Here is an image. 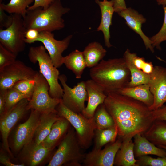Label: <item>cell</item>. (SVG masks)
I'll use <instances>...</instances> for the list:
<instances>
[{"instance_id": "1", "label": "cell", "mask_w": 166, "mask_h": 166, "mask_svg": "<svg viewBox=\"0 0 166 166\" xmlns=\"http://www.w3.org/2000/svg\"><path fill=\"white\" fill-rule=\"evenodd\" d=\"M106 95L104 104L122 140L143 134L155 121L152 111L141 101L116 92Z\"/></svg>"}, {"instance_id": "2", "label": "cell", "mask_w": 166, "mask_h": 166, "mask_svg": "<svg viewBox=\"0 0 166 166\" xmlns=\"http://www.w3.org/2000/svg\"><path fill=\"white\" fill-rule=\"evenodd\" d=\"M91 79L100 85L106 94L117 92L127 86L130 81V71L124 58L101 60L91 68Z\"/></svg>"}, {"instance_id": "3", "label": "cell", "mask_w": 166, "mask_h": 166, "mask_svg": "<svg viewBox=\"0 0 166 166\" xmlns=\"http://www.w3.org/2000/svg\"><path fill=\"white\" fill-rule=\"evenodd\" d=\"M70 9L64 7L61 0H55L46 9L41 7L27 10L23 18L26 29L33 28L39 32H52L60 30L65 26L63 16L69 12Z\"/></svg>"}, {"instance_id": "4", "label": "cell", "mask_w": 166, "mask_h": 166, "mask_svg": "<svg viewBox=\"0 0 166 166\" xmlns=\"http://www.w3.org/2000/svg\"><path fill=\"white\" fill-rule=\"evenodd\" d=\"M46 50L44 46L42 45L31 47L28 53V58L33 63H38L40 72L49 85L50 95L53 98L61 99L63 92L58 82L60 73Z\"/></svg>"}, {"instance_id": "5", "label": "cell", "mask_w": 166, "mask_h": 166, "mask_svg": "<svg viewBox=\"0 0 166 166\" xmlns=\"http://www.w3.org/2000/svg\"><path fill=\"white\" fill-rule=\"evenodd\" d=\"M79 142L74 128L71 126L59 144L48 166H81L85 154Z\"/></svg>"}, {"instance_id": "6", "label": "cell", "mask_w": 166, "mask_h": 166, "mask_svg": "<svg viewBox=\"0 0 166 166\" xmlns=\"http://www.w3.org/2000/svg\"><path fill=\"white\" fill-rule=\"evenodd\" d=\"M56 110L59 116L66 119L74 128L82 149H88L92 145L97 128L94 117L87 118L81 113L72 111L64 105L61 100Z\"/></svg>"}, {"instance_id": "7", "label": "cell", "mask_w": 166, "mask_h": 166, "mask_svg": "<svg viewBox=\"0 0 166 166\" xmlns=\"http://www.w3.org/2000/svg\"><path fill=\"white\" fill-rule=\"evenodd\" d=\"M34 79L35 87L29 100L28 109L35 110L40 113L57 111L56 108L61 99L53 98L50 95L49 84L39 71H38Z\"/></svg>"}, {"instance_id": "8", "label": "cell", "mask_w": 166, "mask_h": 166, "mask_svg": "<svg viewBox=\"0 0 166 166\" xmlns=\"http://www.w3.org/2000/svg\"><path fill=\"white\" fill-rule=\"evenodd\" d=\"M12 24L5 29H0V43L16 55L24 51L26 29L24 26L23 17L13 14Z\"/></svg>"}, {"instance_id": "9", "label": "cell", "mask_w": 166, "mask_h": 166, "mask_svg": "<svg viewBox=\"0 0 166 166\" xmlns=\"http://www.w3.org/2000/svg\"><path fill=\"white\" fill-rule=\"evenodd\" d=\"M59 80L63 86V93L61 99L63 103L72 111L81 113L85 107V102L88 101L85 81H82L72 88L67 84L65 75H60Z\"/></svg>"}, {"instance_id": "10", "label": "cell", "mask_w": 166, "mask_h": 166, "mask_svg": "<svg viewBox=\"0 0 166 166\" xmlns=\"http://www.w3.org/2000/svg\"><path fill=\"white\" fill-rule=\"evenodd\" d=\"M29 100L27 98L22 99L0 116V130L3 147L11 156L12 154L9 147L8 136L14 127L29 110L27 106Z\"/></svg>"}, {"instance_id": "11", "label": "cell", "mask_w": 166, "mask_h": 166, "mask_svg": "<svg viewBox=\"0 0 166 166\" xmlns=\"http://www.w3.org/2000/svg\"><path fill=\"white\" fill-rule=\"evenodd\" d=\"M38 71L19 60L0 70V89H8L22 80L34 79Z\"/></svg>"}, {"instance_id": "12", "label": "cell", "mask_w": 166, "mask_h": 166, "mask_svg": "<svg viewBox=\"0 0 166 166\" xmlns=\"http://www.w3.org/2000/svg\"><path fill=\"white\" fill-rule=\"evenodd\" d=\"M31 110L29 118L25 122L18 125L13 134L12 147L16 152L20 151L33 139L41 113L35 110Z\"/></svg>"}, {"instance_id": "13", "label": "cell", "mask_w": 166, "mask_h": 166, "mask_svg": "<svg viewBox=\"0 0 166 166\" xmlns=\"http://www.w3.org/2000/svg\"><path fill=\"white\" fill-rule=\"evenodd\" d=\"M72 37L70 35L62 40H58L55 39L52 32L42 31L39 32L35 42H40L43 44L54 65L58 68L63 64L62 53L67 49Z\"/></svg>"}, {"instance_id": "14", "label": "cell", "mask_w": 166, "mask_h": 166, "mask_svg": "<svg viewBox=\"0 0 166 166\" xmlns=\"http://www.w3.org/2000/svg\"><path fill=\"white\" fill-rule=\"evenodd\" d=\"M122 140L119 138L103 149L93 148L85 156L83 161L85 166H113L116 154L119 149Z\"/></svg>"}, {"instance_id": "15", "label": "cell", "mask_w": 166, "mask_h": 166, "mask_svg": "<svg viewBox=\"0 0 166 166\" xmlns=\"http://www.w3.org/2000/svg\"><path fill=\"white\" fill-rule=\"evenodd\" d=\"M148 84L154 98L153 103L149 108L153 111L161 108L166 102V68L155 66L150 74Z\"/></svg>"}, {"instance_id": "16", "label": "cell", "mask_w": 166, "mask_h": 166, "mask_svg": "<svg viewBox=\"0 0 166 166\" xmlns=\"http://www.w3.org/2000/svg\"><path fill=\"white\" fill-rule=\"evenodd\" d=\"M53 150L45 146L42 143L37 144L33 140L24 146L21 152L22 163L30 166H36L44 162Z\"/></svg>"}, {"instance_id": "17", "label": "cell", "mask_w": 166, "mask_h": 166, "mask_svg": "<svg viewBox=\"0 0 166 166\" xmlns=\"http://www.w3.org/2000/svg\"><path fill=\"white\" fill-rule=\"evenodd\" d=\"M88 94V103L81 113L87 118L93 117L95 112L100 105L103 104L107 97L103 89L91 79L85 81Z\"/></svg>"}, {"instance_id": "18", "label": "cell", "mask_w": 166, "mask_h": 166, "mask_svg": "<svg viewBox=\"0 0 166 166\" xmlns=\"http://www.w3.org/2000/svg\"><path fill=\"white\" fill-rule=\"evenodd\" d=\"M118 14L125 20L127 26L140 36L146 49H149L153 53L154 47L151 40L145 35L141 29L142 25L146 21L143 16L131 8H127Z\"/></svg>"}, {"instance_id": "19", "label": "cell", "mask_w": 166, "mask_h": 166, "mask_svg": "<svg viewBox=\"0 0 166 166\" xmlns=\"http://www.w3.org/2000/svg\"><path fill=\"white\" fill-rule=\"evenodd\" d=\"M95 1L99 6L101 13V20L97 30L103 32L105 45L109 48L112 46L109 42L110 38L109 28L112 24L113 15L115 12L114 1L95 0Z\"/></svg>"}, {"instance_id": "20", "label": "cell", "mask_w": 166, "mask_h": 166, "mask_svg": "<svg viewBox=\"0 0 166 166\" xmlns=\"http://www.w3.org/2000/svg\"><path fill=\"white\" fill-rule=\"evenodd\" d=\"M71 126L66 119L60 117L53 124L49 133L41 143L53 150L60 144Z\"/></svg>"}, {"instance_id": "21", "label": "cell", "mask_w": 166, "mask_h": 166, "mask_svg": "<svg viewBox=\"0 0 166 166\" xmlns=\"http://www.w3.org/2000/svg\"><path fill=\"white\" fill-rule=\"evenodd\" d=\"M60 117L57 112L41 113L33 140L37 144L42 143L49 133L54 123Z\"/></svg>"}, {"instance_id": "22", "label": "cell", "mask_w": 166, "mask_h": 166, "mask_svg": "<svg viewBox=\"0 0 166 166\" xmlns=\"http://www.w3.org/2000/svg\"><path fill=\"white\" fill-rule=\"evenodd\" d=\"M140 133L136 134L134 137V152L136 157L152 155L159 157L166 156L165 150L157 147Z\"/></svg>"}, {"instance_id": "23", "label": "cell", "mask_w": 166, "mask_h": 166, "mask_svg": "<svg viewBox=\"0 0 166 166\" xmlns=\"http://www.w3.org/2000/svg\"><path fill=\"white\" fill-rule=\"evenodd\" d=\"M116 93L141 101L148 108L152 105L153 102V96L148 84L131 87L126 86L119 89Z\"/></svg>"}, {"instance_id": "24", "label": "cell", "mask_w": 166, "mask_h": 166, "mask_svg": "<svg viewBox=\"0 0 166 166\" xmlns=\"http://www.w3.org/2000/svg\"><path fill=\"white\" fill-rule=\"evenodd\" d=\"M132 139L122 140L115 159L114 165L117 166H138L134 152V143Z\"/></svg>"}, {"instance_id": "25", "label": "cell", "mask_w": 166, "mask_h": 166, "mask_svg": "<svg viewBox=\"0 0 166 166\" xmlns=\"http://www.w3.org/2000/svg\"><path fill=\"white\" fill-rule=\"evenodd\" d=\"M62 63L74 74L77 79H80L84 69L87 67L82 52L77 49L63 57Z\"/></svg>"}, {"instance_id": "26", "label": "cell", "mask_w": 166, "mask_h": 166, "mask_svg": "<svg viewBox=\"0 0 166 166\" xmlns=\"http://www.w3.org/2000/svg\"><path fill=\"white\" fill-rule=\"evenodd\" d=\"M106 52L99 43L93 42L89 43L82 52L87 67L91 68L97 65L105 56Z\"/></svg>"}, {"instance_id": "27", "label": "cell", "mask_w": 166, "mask_h": 166, "mask_svg": "<svg viewBox=\"0 0 166 166\" xmlns=\"http://www.w3.org/2000/svg\"><path fill=\"white\" fill-rule=\"evenodd\" d=\"M143 134L144 136L155 145H166V121H155Z\"/></svg>"}, {"instance_id": "28", "label": "cell", "mask_w": 166, "mask_h": 166, "mask_svg": "<svg viewBox=\"0 0 166 166\" xmlns=\"http://www.w3.org/2000/svg\"><path fill=\"white\" fill-rule=\"evenodd\" d=\"M128 50V49L126 50L123 56L130 73V79L127 87H131L142 84H148L150 75L144 73L134 65L129 56Z\"/></svg>"}, {"instance_id": "29", "label": "cell", "mask_w": 166, "mask_h": 166, "mask_svg": "<svg viewBox=\"0 0 166 166\" xmlns=\"http://www.w3.org/2000/svg\"><path fill=\"white\" fill-rule=\"evenodd\" d=\"M118 135V131L116 126L107 129L97 128L94 136V147L95 149H101L107 143H113Z\"/></svg>"}, {"instance_id": "30", "label": "cell", "mask_w": 166, "mask_h": 166, "mask_svg": "<svg viewBox=\"0 0 166 166\" xmlns=\"http://www.w3.org/2000/svg\"><path fill=\"white\" fill-rule=\"evenodd\" d=\"M34 2V0H10L6 4L0 0V6L8 13L18 14L23 18L26 14L27 8Z\"/></svg>"}, {"instance_id": "31", "label": "cell", "mask_w": 166, "mask_h": 166, "mask_svg": "<svg viewBox=\"0 0 166 166\" xmlns=\"http://www.w3.org/2000/svg\"><path fill=\"white\" fill-rule=\"evenodd\" d=\"M93 117L97 128L107 129L115 125L113 118L107 110L104 103L97 107Z\"/></svg>"}, {"instance_id": "32", "label": "cell", "mask_w": 166, "mask_h": 166, "mask_svg": "<svg viewBox=\"0 0 166 166\" xmlns=\"http://www.w3.org/2000/svg\"><path fill=\"white\" fill-rule=\"evenodd\" d=\"M35 85L34 78L29 79L22 80L18 81L13 87L29 100L34 92Z\"/></svg>"}, {"instance_id": "33", "label": "cell", "mask_w": 166, "mask_h": 166, "mask_svg": "<svg viewBox=\"0 0 166 166\" xmlns=\"http://www.w3.org/2000/svg\"><path fill=\"white\" fill-rule=\"evenodd\" d=\"M128 54L133 64L137 68L148 74L150 75L152 72L154 67L151 62L146 61L144 58L131 53L129 49Z\"/></svg>"}, {"instance_id": "34", "label": "cell", "mask_w": 166, "mask_h": 166, "mask_svg": "<svg viewBox=\"0 0 166 166\" xmlns=\"http://www.w3.org/2000/svg\"><path fill=\"white\" fill-rule=\"evenodd\" d=\"M24 98H26L25 97L14 87L8 89L6 96L5 112Z\"/></svg>"}, {"instance_id": "35", "label": "cell", "mask_w": 166, "mask_h": 166, "mask_svg": "<svg viewBox=\"0 0 166 166\" xmlns=\"http://www.w3.org/2000/svg\"><path fill=\"white\" fill-rule=\"evenodd\" d=\"M164 12V18L162 26L159 32L150 38L152 46L160 50L161 42L166 41V6H163Z\"/></svg>"}, {"instance_id": "36", "label": "cell", "mask_w": 166, "mask_h": 166, "mask_svg": "<svg viewBox=\"0 0 166 166\" xmlns=\"http://www.w3.org/2000/svg\"><path fill=\"white\" fill-rule=\"evenodd\" d=\"M138 160V166H166V156L156 158L145 155L139 157Z\"/></svg>"}, {"instance_id": "37", "label": "cell", "mask_w": 166, "mask_h": 166, "mask_svg": "<svg viewBox=\"0 0 166 166\" xmlns=\"http://www.w3.org/2000/svg\"><path fill=\"white\" fill-rule=\"evenodd\" d=\"M17 56L0 43V70L16 60Z\"/></svg>"}, {"instance_id": "38", "label": "cell", "mask_w": 166, "mask_h": 166, "mask_svg": "<svg viewBox=\"0 0 166 166\" xmlns=\"http://www.w3.org/2000/svg\"><path fill=\"white\" fill-rule=\"evenodd\" d=\"M5 11L0 6V29L5 28L9 27L13 21V14L8 15L6 14Z\"/></svg>"}, {"instance_id": "39", "label": "cell", "mask_w": 166, "mask_h": 166, "mask_svg": "<svg viewBox=\"0 0 166 166\" xmlns=\"http://www.w3.org/2000/svg\"><path fill=\"white\" fill-rule=\"evenodd\" d=\"M39 34V32L36 29L33 28L27 29L25 35V42L29 44L34 43Z\"/></svg>"}, {"instance_id": "40", "label": "cell", "mask_w": 166, "mask_h": 166, "mask_svg": "<svg viewBox=\"0 0 166 166\" xmlns=\"http://www.w3.org/2000/svg\"><path fill=\"white\" fill-rule=\"evenodd\" d=\"M152 113L155 121H166V106L152 111Z\"/></svg>"}, {"instance_id": "41", "label": "cell", "mask_w": 166, "mask_h": 166, "mask_svg": "<svg viewBox=\"0 0 166 166\" xmlns=\"http://www.w3.org/2000/svg\"><path fill=\"white\" fill-rule=\"evenodd\" d=\"M55 0H34V4L29 6L27 10H33L36 8L41 7L44 9L48 8L51 4Z\"/></svg>"}, {"instance_id": "42", "label": "cell", "mask_w": 166, "mask_h": 166, "mask_svg": "<svg viewBox=\"0 0 166 166\" xmlns=\"http://www.w3.org/2000/svg\"><path fill=\"white\" fill-rule=\"evenodd\" d=\"M0 162L3 165L6 166H24V164H14L10 161L9 156L4 153L2 150H1L0 154Z\"/></svg>"}, {"instance_id": "43", "label": "cell", "mask_w": 166, "mask_h": 166, "mask_svg": "<svg viewBox=\"0 0 166 166\" xmlns=\"http://www.w3.org/2000/svg\"><path fill=\"white\" fill-rule=\"evenodd\" d=\"M7 89H0V116L5 111L6 96Z\"/></svg>"}, {"instance_id": "44", "label": "cell", "mask_w": 166, "mask_h": 166, "mask_svg": "<svg viewBox=\"0 0 166 166\" xmlns=\"http://www.w3.org/2000/svg\"><path fill=\"white\" fill-rule=\"evenodd\" d=\"M115 12L118 13L127 8L125 0H114Z\"/></svg>"}, {"instance_id": "45", "label": "cell", "mask_w": 166, "mask_h": 166, "mask_svg": "<svg viewBox=\"0 0 166 166\" xmlns=\"http://www.w3.org/2000/svg\"><path fill=\"white\" fill-rule=\"evenodd\" d=\"M159 5H162L163 6H166V0H155Z\"/></svg>"}, {"instance_id": "46", "label": "cell", "mask_w": 166, "mask_h": 166, "mask_svg": "<svg viewBox=\"0 0 166 166\" xmlns=\"http://www.w3.org/2000/svg\"><path fill=\"white\" fill-rule=\"evenodd\" d=\"M158 147L162 148L164 149L166 152V145H159L157 146Z\"/></svg>"}, {"instance_id": "47", "label": "cell", "mask_w": 166, "mask_h": 166, "mask_svg": "<svg viewBox=\"0 0 166 166\" xmlns=\"http://www.w3.org/2000/svg\"><path fill=\"white\" fill-rule=\"evenodd\" d=\"M107 0H103V1H106Z\"/></svg>"}]
</instances>
